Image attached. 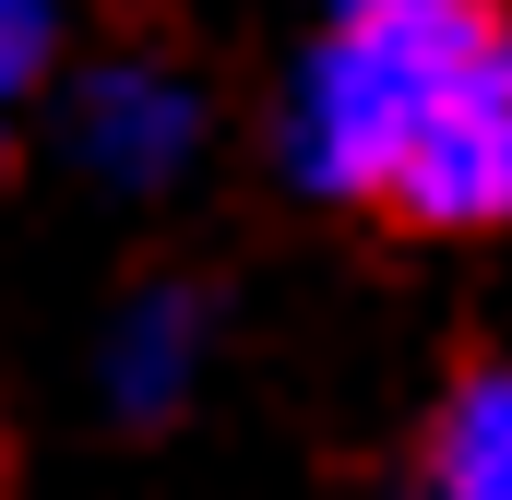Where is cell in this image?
I'll return each mask as SVG.
<instances>
[{
  "instance_id": "6da1fadb",
  "label": "cell",
  "mask_w": 512,
  "mask_h": 500,
  "mask_svg": "<svg viewBox=\"0 0 512 500\" xmlns=\"http://www.w3.org/2000/svg\"><path fill=\"white\" fill-rule=\"evenodd\" d=\"M489 24V0H382V12H334V36L310 48L298 96H286V167L334 203H382L393 155L417 108L441 96V72L465 60V36Z\"/></svg>"
},
{
  "instance_id": "7a4b0ae2",
  "label": "cell",
  "mask_w": 512,
  "mask_h": 500,
  "mask_svg": "<svg viewBox=\"0 0 512 500\" xmlns=\"http://www.w3.org/2000/svg\"><path fill=\"white\" fill-rule=\"evenodd\" d=\"M382 203L417 215V227H453V239L512 227V24H501V12L465 36V60H453L441 96L417 108Z\"/></svg>"
},
{
  "instance_id": "3957f363",
  "label": "cell",
  "mask_w": 512,
  "mask_h": 500,
  "mask_svg": "<svg viewBox=\"0 0 512 500\" xmlns=\"http://www.w3.org/2000/svg\"><path fill=\"white\" fill-rule=\"evenodd\" d=\"M191 143H203V108H191V84H179V72L120 60V72H96V84H84V155H96L108 179L155 191V179H179V167H191Z\"/></svg>"
},
{
  "instance_id": "277c9868",
  "label": "cell",
  "mask_w": 512,
  "mask_h": 500,
  "mask_svg": "<svg viewBox=\"0 0 512 500\" xmlns=\"http://www.w3.org/2000/svg\"><path fill=\"white\" fill-rule=\"evenodd\" d=\"M429 500H512V370L465 381L429 429Z\"/></svg>"
},
{
  "instance_id": "5b68a950",
  "label": "cell",
  "mask_w": 512,
  "mask_h": 500,
  "mask_svg": "<svg viewBox=\"0 0 512 500\" xmlns=\"http://www.w3.org/2000/svg\"><path fill=\"white\" fill-rule=\"evenodd\" d=\"M191 370H203V310L191 298H143L120 322V346H108V393H120L131 417H167L191 393Z\"/></svg>"
},
{
  "instance_id": "8992f818",
  "label": "cell",
  "mask_w": 512,
  "mask_h": 500,
  "mask_svg": "<svg viewBox=\"0 0 512 500\" xmlns=\"http://www.w3.org/2000/svg\"><path fill=\"white\" fill-rule=\"evenodd\" d=\"M48 72V0H0V96Z\"/></svg>"
},
{
  "instance_id": "52a82bcc",
  "label": "cell",
  "mask_w": 512,
  "mask_h": 500,
  "mask_svg": "<svg viewBox=\"0 0 512 500\" xmlns=\"http://www.w3.org/2000/svg\"><path fill=\"white\" fill-rule=\"evenodd\" d=\"M334 12H382V0H334Z\"/></svg>"
}]
</instances>
